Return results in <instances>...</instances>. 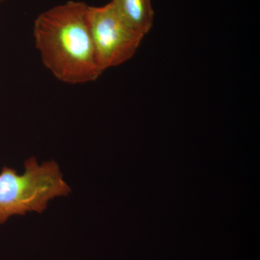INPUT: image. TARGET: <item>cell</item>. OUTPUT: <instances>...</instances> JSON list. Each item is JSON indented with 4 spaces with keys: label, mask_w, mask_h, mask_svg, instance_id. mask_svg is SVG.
Segmentation results:
<instances>
[{
    "label": "cell",
    "mask_w": 260,
    "mask_h": 260,
    "mask_svg": "<svg viewBox=\"0 0 260 260\" xmlns=\"http://www.w3.org/2000/svg\"><path fill=\"white\" fill-rule=\"evenodd\" d=\"M111 3L121 18L144 37L151 30L155 15L151 0H112Z\"/></svg>",
    "instance_id": "cell-4"
},
{
    "label": "cell",
    "mask_w": 260,
    "mask_h": 260,
    "mask_svg": "<svg viewBox=\"0 0 260 260\" xmlns=\"http://www.w3.org/2000/svg\"><path fill=\"white\" fill-rule=\"evenodd\" d=\"M88 6L69 1L41 13L34 22V41L43 64L63 83H90L104 73L89 27Z\"/></svg>",
    "instance_id": "cell-1"
},
{
    "label": "cell",
    "mask_w": 260,
    "mask_h": 260,
    "mask_svg": "<svg viewBox=\"0 0 260 260\" xmlns=\"http://www.w3.org/2000/svg\"><path fill=\"white\" fill-rule=\"evenodd\" d=\"M5 1V0H0V3H2V2Z\"/></svg>",
    "instance_id": "cell-5"
},
{
    "label": "cell",
    "mask_w": 260,
    "mask_h": 260,
    "mask_svg": "<svg viewBox=\"0 0 260 260\" xmlns=\"http://www.w3.org/2000/svg\"><path fill=\"white\" fill-rule=\"evenodd\" d=\"M24 167L23 175L7 167L0 173V225L12 215L42 213L49 200L68 196L71 191L54 160L39 166L37 158L31 157L25 160Z\"/></svg>",
    "instance_id": "cell-2"
},
{
    "label": "cell",
    "mask_w": 260,
    "mask_h": 260,
    "mask_svg": "<svg viewBox=\"0 0 260 260\" xmlns=\"http://www.w3.org/2000/svg\"><path fill=\"white\" fill-rule=\"evenodd\" d=\"M88 20L103 72L129 60L144 38L121 18L111 3L101 7L88 6Z\"/></svg>",
    "instance_id": "cell-3"
}]
</instances>
